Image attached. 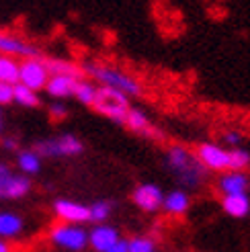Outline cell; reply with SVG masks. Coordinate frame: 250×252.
<instances>
[{"label": "cell", "instance_id": "1", "mask_svg": "<svg viewBox=\"0 0 250 252\" xmlns=\"http://www.w3.org/2000/svg\"><path fill=\"white\" fill-rule=\"evenodd\" d=\"M164 166L174 176L181 187L185 189H199L205 183V168L197 160L195 152L187 150L185 146H170L164 156Z\"/></svg>", "mask_w": 250, "mask_h": 252}, {"label": "cell", "instance_id": "2", "mask_svg": "<svg viewBox=\"0 0 250 252\" xmlns=\"http://www.w3.org/2000/svg\"><path fill=\"white\" fill-rule=\"evenodd\" d=\"M82 72L89 74L91 80L96 86L113 88V91H119L129 98L142 94V84L137 82V78H133L131 74H127L125 70H119L115 66L101 64V62H86L82 66Z\"/></svg>", "mask_w": 250, "mask_h": 252}, {"label": "cell", "instance_id": "3", "mask_svg": "<svg viewBox=\"0 0 250 252\" xmlns=\"http://www.w3.org/2000/svg\"><path fill=\"white\" fill-rule=\"evenodd\" d=\"M91 107L98 113V115H103L105 119L115 121V123H123L125 115H127V111L131 107V100H129V96H125L119 91L98 86Z\"/></svg>", "mask_w": 250, "mask_h": 252}, {"label": "cell", "instance_id": "4", "mask_svg": "<svg viewBox=\"0 0 250 252\" xmlns=\"http://www.w3.org/2000/svg\"><path fill=\"white\" fill-rule=\"evenodd\" d=\"M35 152L41 158H74L84 152V142L74 133H60L35 144Z\"/></svg>", "mask_w": 250, "mask_h": 252}, {"label": "cell", "instance_id": "5", "mask_svg": "<svg viewBox=\"0 0 250 252\" xmlns=\"http://www.w3.org/2000/svg\"><path fill=\"white\" fill-rule=\"evenodd\" d=\"M49 242L66 252H82L89 246V230H84V225L58 221L49 228Z\"/></svg>", "mask_w": 250, "mask_h": 252}, {"label": "cell", "instance_id": "6", "mask_svg": "<svg viewBox=\"0 0 250 252\" xmlns=\"http://www.w3.org/2000/svg\"><path fill=\"white\" fill-rule=\"evenodd\" d=\"M197 160L201 162V166L211 172H226L230 170V150L218 142H203L195 150Z\"/></svg>", "mask_w": 250, "mask_h": 252}, {"label": "cell", "instance_id": "7", "mask_svg": "<svg viewBox=\"0 0 250 252\" xmlns=\"http://www.w3.org/2000/svg\"><path fill=\"white\" fill-rule=\"evenodd\" d=\"M49 80V72L45 68V62L43 58H27V60H21V66H19V84L31 88V91L39 93L45 88Z\"/></svg>", "mask_w": 250, "mask_h": 252}, {"label": "cell", "instance_id": "8", "mask_svg": "<svg viewBox=\"0 0 250 252\" xmlns=\"http://www.w3.org/2000/svg\"><path fill=\"white\" fill-rule=\"evenodd\" d=\"M0 56H8V58H21V60H27V58H43L41 56V49L25 41L23 37L15 35V33H8V31H0Z\"/></svg>", "mask_w": 250, "mask_h": 252}, {"label": "cell", "instance_id": "9", "mask_svg": "<svg viewBox=\"0 0 250 252\" xmlns=\"http://www.w3.org/2000/svg\"><path fill=\"white\" fill-rule=\"evenodd\" d=\"M133 205L144 213H156L162 209V201H164V191L156 183H142L131 191Z\"/></svg>", "mask_w": 250, "mask_h": 252}, {"label": "cell", "instance_id": "10", "mask_svg": "<svg viewBox=\"0 0 250 252\" xmlns=\"http://www.w3.org/2000/svg\"><path fill=\"white\" fill-rule=\"evenodd\" d=\"M52 211L54 216L64 221V223H76L82 225L89 220V205L80 203V201H74V199H56L52 203Z\"/></svg>", "mask_w": 250, "mask_h": 252}, {"label": "cell", "instance_id": "11", "mask_svg": "<svg viewBox=\"0 0 250 252\" xmlns=\"http://www.w3.org/2000/svg\"><path fill=\"white\" fill-rule=\"evenodd\" d=\"M121 238L119 230L111 223H94V228L89 230V246L94 252H107Z\"/></svg>", "mask_w": 250, "mask_h": 252}, {"label": "cell", "instance_id": "12", "mask_svg": "<svg viewBox=\"0 0 250 252\" xmlns=\"http://www.w3.org/2000/svg\"><path fill=\"white\" fill-rule=\"evenodd\" d=\"M250 176L244 170H226L218 176V191L223 195H236V193H248Z\"/></svg>", "mask_w": 250, "mask_h": 252}, {"label": "cell", "instance_id": "13", "mask_svg": "<svg viewBox=\"0 0 250 252\" xmlns=\"http://www.w3.org/2000/svg\"><path fill=\"white\" fill-rule=\"evenodd\" d=\"M78 82V76H68V74H52L43 91L54 100H66L74 94V86Z\"/></svg>", "mask_w": 250, "mask_h": 252}, {"label": "cell", "instance_id": "14", "mask_svg": "<svg viewBox=\"0 0 250 252\" xmlns=\"http://www.w3.org/2000/svg\"><path fill=\"white\" fill-rule=\"evenodd\" d=\"M31 187L33 185H31L29 176H25L21 172H10L2 181V197L12 199V201L23 199V197H27L31 193Z\"/></svg>", "mask_w": 250, "mask_h": 252}, {"label": "cell", "instance_id": "15", "mask_svg": "<svg viewBox=\"0 0 250 252\" xmlns=\"http://www.w3.org/2000/svg\"><path fill=\"white\" fill-rule=\"evenodd\" d=\"M221 211L234 220H244L250 216V195L248 193H236V195H223L221 197Z\"/></svg>", "mask_w": 250, "mask_h": 252}, {"label": "cell", "instance_id": "16", "mask_svg": "<svg viewBox=\"0 0 250 252\" xmlns=\"http://www.w3.org/2000/svg\"><path fill=\"white\" fill-rule=\"evenodd\" d=\"M162 209L172 218H181L191 209V197L185 189H172L170 193H164Z\"/></svg>", "mask_w": 250, "mask_h": 252}, {"label": "cell", "instance_id": "17", "mask_svg": "<svg viewBox=\"0 0 250 252\" xmlns=\"http://www.w3.org/2000/svg\"><path fill=\"white\" fill-rule=\"evenodd\" d=\"M123 125L127 127L129 131L137 133V135H146V137H152L154 129H152V119H150V115L140 109V107H129L127 115H125L123 119Z\"/></svg>", "mask_w": 250, "mask_h": 252}, {"label": "cell", "instance_id": "18", "mask_svg": "<svg viewBox=\"0 0 250 252\" xmlns=\"http://www.w3.org/2000/svg\"><path fill=\"white\" fill-rule=\"evenodd\" d=\"M25 232V220L17 211L0 209V240H15Z\"/></svg>", "mask_w": 250, "mask_h": 252}, {"label": "cell", "instance_id": "19", "mask_svg": "<svg viewBox=\"0 0 250 252\" xmlns=\"http://www.w3.org/2000/svg\"><path fill=\"white\" fill-rule=\"evenodd\" d=\"M17 168L25 176H33L39 174L43 168V158L35 152L33 148L27 150H17Z\"/></svg>", "mask_w": 250, "mask_h": 252}, {"label": "cell", "instance_id": "20", "mask_svg": "<svg viewBox=\"0 0 250 252\" xmlns=\"http://www.w3.org/2000/svg\"><path fill=\"white\" fill-rule=\"evenodd\" d=\"M12 103H17L19 107H25V109H37L41 105V98H39V93L17 82L12 86Z\"/></svg>", "mask_w": 250, "mask_h": 252}, {"label": "cell", "instance_id": "21", "mask_svg": "<svg viewBox=\"0 0 250 252\" xmlns=\"http://www.w3.org/2000/svg\"><path fill=\"white\" fill-rule=\"evenodd\" d=\"M43 62H45V68L49 72V76H52V74H68V76L82 78V70L76 64L68 62V60H62V58H43Z\"/></svg>", "mask_w": 250, "mask_h": 252}, {"label": "cell", "instance_id": "22", "mask_svg": "<svg viewBox=\"0 0 250 252\" xmlns=\"http://www.w3.org/2000/svg\"><path fill=\"white\" fill-rule=\"evenodd\" d=\"M96 84L91 80V78H78L76 86H74V98L78 100L80 105L84 107H91L93 105V100H94V94H96Z\"/></svg>", "mask_w": 250, "mask_h": 252}, {"label": "cell", "instance_id": "23", "mask_svg": "<svg viewBox=\"0 0 250 252\" xmlns=\"http://www.w3.org/2000/svg\"><path fill=\"white\" fill-rule=\"evenodd\" d=\"M19 66H21V62L17 58L0 56V82L17 84L19 82Z\"/></svg>", "mask_w": 250, "mask_h": 252}, {"label": "cell", "instance_id": "24", "mask_svg": "<svg viewBox=\"0 0 250 252\" xmlns=\"http://www.w3.org/2000/svg\"><path fill=\"white\" fill-rule=\"evenodd\" d=\"M111 213H113V205L105 199H98V201H94V203L89 205V220L94 221V223H107Z\"/></svg>", "mask_w": 250, "mask_h": 252}, {"label": "cell", "instance_id": "25", "mask_svg": "<svg viewBox=\"0 0 250 252\" xmlns=\"http://www.w3.org/2000/svg\"><path fill=\"white\" fill-rule=\"evenodd\" d=\"M230 150V170H244L250 166V152L244 146L228 148Z\"/></svg>", "mask_w": 250, "mask_h": 252}, {"label": "cell", "instance_id": "26", "mask_svg": "<svg viewBox=\"0 0 250 252\" xmlns=\"http://www.w3.org/2000/svg\"><path fill=\"white\" fill-rule=\"evenodd\" d=\"M127 248L129 252H158V246L152 238L148 236H133L127 238Z\"/></svg>", "mask_w": 250, "mask_h": 252}, {"label": "cell", "instance_id": "27", "mask_svg": "<svg viewBox=\"0 0 250 252\" xmlns=\"http://www.w3.org/2000/svg\"><path fill=\"white\" fill-rule=\"evenodd\" d=\"M47 113L54 121H62L68 117V107H66V103H62V100H54V103H49Z\"/></svg>", "mask_w": 250, "mask_h": 252}, {"label": "cell", "instance_id": "28", "mask_svg": "<svg viewBox=\"0 0 250 252\" xmlns=\"http://www.w3.org/2000/svg\"><path fill=\"white\" fill-rule=\"evenodd\" d=\"M223 146L226 148H238V146H242V131H238V129H228L226 133H223Z\"/></svg>", "mask_w": 250, "mask_h": 252}, {"label": "cell", "instance_id": "29", "mask_svg": "<svg viewBox=\"0 0 250 252\" xmlns=\"http://www.w3.org/2000/svg\"><path fill=\"white\" fill-rule=\"evenodd\" d=\"M12 86L15 84L0 82V107H6L12 103Z\"/></svg>", "mask_w": 250, "mask_h": 252}, {"label": "cell", "instance_id": "30", "mask_svg": "<svg viewBox=\"0 0 250 252\" xmlns=\"http://www.w3.org/2000/svg\"><path fill=\"white\" fill-rule=\"evenodd\" d=\"M107 252H129V248H127V238H119V240L111 246Z\"/></svg>", "mask_w": 250, "mask_h": 252}, {"label": "cell", "instance_id": "31", "mask_svg": "<svg viewBox=\"0 0 250 252\" xmlns=\"http://www.w3.org/2000/svg\"><path fill=\"white\" fill-rule=\"evenodd\" d=\"M2 148L4 150H10V152H15V150H19V142L15 140V137H4V140H2Z\"/></svg>", "mask_w": 250, "mask_h": 252}, {"label": "cell", "instance_id": "32", "mask_svg": "<svg viewBox=\"0 0 250 252\" xmlns=\"http://www.w3.org/2000/svg\"><path fill=\"white\" fill-rule=\"evenodd\" d=\"M12 170L8 168V164H4V162H0V183H2L4 179H6V176L10 174Z\"/></svg>", "mask_w": 250, "mask_h": 252}, {"label": "cell", "instance_id": "33", "mask_svg": "<svg viewBox=\"0 0 250 252\" xmlns=\"http://www.w3.org/2000/svg\"><path fill=\"white\" fill-rule=\"evenodd\" d=\"M0 252H12V248L6 240H0Z\"/></svg>", "mask_w": 250, "mask_h": 252}, {"label": "cell", "instance_id": "34", "mask_svg": "<svg viewBox=\"0 0 250 252\" xmlns=\"http://www.w3.org/2000/svg\"><path fill=\"white\" fill-rule=\"evenodd\" d=\"M0 197H2V183H0Z\"/></svg>", "mask_w": 250, "mask_h": 252}, {"label": "cell", "instance_id": "35", "mask_svg": "<svg viewBox=\"0 0 250 252\" xmlns=\"http://www.w3.org/2000/svg\"><path fill=\"white\" fill-rule=\"evenodd\" d=\"M0 131H2V121H0Z\"/></svg>", "mask_w": 250, "mask_h": 252}, {"label": "cell", "instance_id": "36", "mask_svg": "<svg viewBox=\"0 0 250 252\" xmlns=\"http://www.w3.org/2000/svg\"><path fill=\"white\" fill-rule=\"evenodd\" d=\"M248 195H250V183H248Z\"/></svg>", "mask_w": 250, "mask_h": 252}, {"label": "cell", "instance_id": "37", "mask_svg": "<svg viewBox=\"0 0 250 252\" xmlns=\"http://www.w3.org/2000/svg\"><path fill=\"white\" fill-rule=\"evenodd\" d=\"M0 111H2V107H0Z\"/></svg>", "mask_w": 250, "mask_h": 252}]
</instances>
